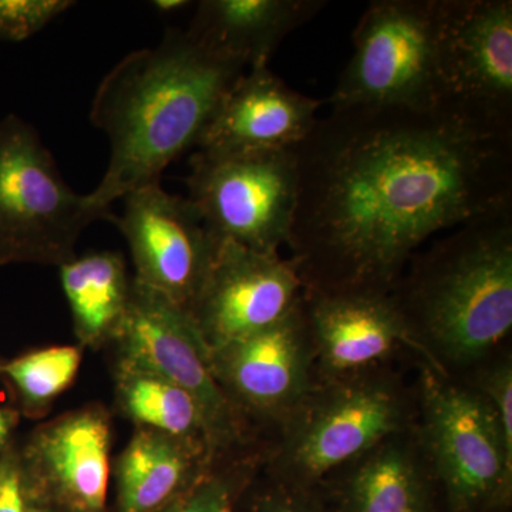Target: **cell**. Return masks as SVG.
<instances>
[{
    "label": "cell",
    "instance_id": "603a6c76",
    "mask_svg": "<svg viewBox=\"0 0 512 512\" xmlns=\"http://www.w3.org/2000/svg\"><path fill=\"white\" fill-rule=\"evenodd\" d=\"M43 485L13 441L0 451V512H55Z\"/></svg>",
    "mask_w": 512,
    "mask_h": 512
},
{
    "label": "cell",
    "instance_id": "9c48e42d",
    "mask_svg": "<svg viewBox=\"0 0 512 512\" xmlns=\"http://www.w3.org/2000/svg\"><path fill=\"white\" fill-rule=\"evenodd\" d=\"M113 224L126 238L140 284L190 312L221 241L188 198L170 194L161 181L128 192Z\"/></svg>",
    "mask_w": 512,
    "mask_h": 512
},
{
    "label": "cell",
    "instance_id": "7402d4cb",
    "mask_svg": "<svg viewBox=\"0 0 512 512\" xmlns=\"http://www.w3.org/2000/svg\"><path fill=\"white\" fill-rule=\"evenodd\" d=\"M82 360L80 346H47L2 362L0 376L12 387L20 412L28 419H40L72 386Z\"/></svg>",
    "mask_w": 512,
    "mask_h": 512
},
{
    "label": "cell",
    "instance_id": "f546056e",
    "mask_svg": "<svg viewBox=\"0 0 512 512\" xmlns=\"http://www.w3.org/2000/svg\"><path fill=\"white\" fill-rule=\"evenodd\" d=\"M0 370H2V360H0Z\"/></svg>",
    "mask_w": 512,
    "mask_h": 512
},
{
    "label": "cell",
    "instance_id": "5bb4252c",
    "mask_svg": "<svg viewBox=\"0 0 512 512\" xmlns=\"http://www.w3.org/2000/svg\"><path fill=\"white\" fill-rule=\"evenodd\" d=\"M20 450L56 508L104 512L111 476V421L103 407H82L47 421Z\"/></svg>",
    "mask_w": 512,
    "mask_h": 512
},
{
    "label": "cell",
    "instance_id": "484cf974",
    "mask_svg": "<svg viewBox=\"0 0 512 512\" xmlns=\"http://www.w3.org/2000/svg\"><path fill=\"white\" fill-rule=\"evenodd\" d=\"M251 512H336L322 487L303 488L276 481L256 495Z\"/></svg>",
    "mask_w": 512,
    "mask_h": 512
},
{
    "label": "cell",
    "instance_id": "d4e9b609",
    "mask_svg": "<svg viewBox=\"0 0 512 512\" xmlns=\"http://www.w3.org/2000/svg\"><path fill=\"white\" fill-rule=\"evenodd\" d=\"M73 5L70 0H0V40H28Z\"/></svg>",
    "mask_w": 512,
    "mask_h": 512
},
{
    "label": "cell",
    "instance_id": "3957f363",
    "mask_svg": "<svg viewBox=\"0 0 512 512\" xmlns=\"http://www.w3.org/2000/svg\"><path fill=\"white\" fill-rule=\"evenodd\" d=\"M390 298L423 348L456 365L487 355L512 329V207L454 228Z\"/></svg>",
    "mask_w": 512,
    "mask_h": 512
},
{
    "label": "cell",
    "instance_id": "7c38bea8",
    "mask_svg": "<svg viewBox=\"0 0 512 512\" xmlns=\"http://www.w3.org/2000/svg\"><path fill=\"white\" fill-rule=\"evenodd\" d=\"M444 66L450 101L512 128L511 0H447Z\"/></svg>",
    "mask_w": 512,
    "mask_h": 512
},
{
    "label": "cell",
    "instance_id": "cb8c5ba5",
    "mask_svg": "<svg viewBox=\"0 0 512 512\" xmlns=\"http://www.w3.org/2000/svg\"><path fill=\"white\" fill-rule=\"evenodd\" d=\"M244 487L242 473H210L160 512H235Z\"/></svg>",
    "mask_w": 512,
    "mask_h": 512
},
{
    "label": "cell",
    "instance_id": "277c9868",
    "mask_svg": "<svg viewBox=\"0 0 512 512\" xmlns=\"http://www.w3.org/2000/svg\"><path fill=\"white\" fill-rule=\"evenodd\" d=\"M446 16L447 0L370 3L353 33V55L330 94L332 110L433 111L448 103Z\"/></svg>",
    "mask_w": 512,
    "mask_h": 512
},
{
    "label": "cell",
    "instance_id": "30bf717a",
    "mask_svg": "<svg viewBox=\"0 0 512 512\" xmlns=\"http://www.w3.org/2000/svg\"><path fill=\"white\" fill-rule=\"evenodd\" d=\"M113 345L117 359L167 377L200 402L217 450L238 439V409L215 379L210 352L185 309L133 278L126 319Z\"/></svg>",
    "mask_w": 512,
    "mask_h": 512
},
{
    "label": "cell",
    "instance_id": "8fae6325",
    "mask_svg": "<svg viewBox=\"0 0 512 512\" xmlns=\"http://www.w3.org/2000/svg\"><path fill=\"white\" fill-rule=\"evenodd\" d=\"M303 289L293 259L221 241L188 313L211 352L289 318L299 308Z\"/></svg>",
    "mask_w": 512,
    "mask_h": 512
},
{
    "label": "cell",
    "instance_id": "ffe728a7",
    "mask_svg": "<svg viewBox=\"0 0 512 512\" xmlns=\"http://www.w3.org/2000/svg\"><path fill=\"white\" fill-rule=\"evenodd\" d=\"M80 348L101 349L119 336L130 305L133 278L120 252H89L59 266Z\"/></svg>",
    "mask_w": 512,
    "mask_h": 512
},
{
    "label": "cell",
    "instance_id": "83f0119b",
    "mask_svg": "<svg viewBox=\"0 0 512 512\" xmlns=\"http://www.w3.org/2000/svg\"><path fill=\"white\" fill-rule=\"evenodd\" d=\"M191 5L187 0H154L151 2V8L157 10L160 15H171V13L183 10Z\"/></svg>",
    "mask_w": 512,
    "mask_h": 512
},
{
    "label": "cell",
    "instance_id": "e0dca14e",
    "mask_svg": "<svg viewBox=\"0 0 512 512\" xmlns=\"http://www.w3.org/2000/svg\"><path fill=\"white\" fill-rule=\"evenodd\" d=\"M323 0H202L188 33L248 69L268 66L282 40L325 8Z\"/></svg>",
    "mask_w": 512,
    "mask_h": 512
},
{
    "label": "cell",
    "instance_id": "4316f807",
    "mask_svg": "<svg viewBox=\"0 0 512 512\" xmlns=\"http://www.w3.org/2000/svg\"><path fill=\"white\" fill-rule=\"evenodd\" d=\"M16 424H18V413L0 406V451L13 443Z\"/></svg>",
    "mask_w": 512,
    "mask_h": 512
},
{
    "label": "cell",
    "instance_id": "4fadbf2b",
    "mask_svg": "<svg viewBox=\"0 0 512 512\" xmlns=\"http://www.w3.org/2000/svg\"><path fill=\"white\" fill-rule=\"evenodd\" d=\"M309 348L311 336L298 308L271 328L211 350L210 365L235 407L291 417L312 392Z\"/></svg>",
    "mask_w": 512,
    "mask_h": 512
},
{
    "label": "cell",
    "instance_id": "2e32d148",
    "mask_svg": "<svg viewBox=\"0 0 512 512\" xmlns=\"http://www.w3.org/2000/svg\"><path fill=\"white\" fill-rule=\"evenodd\" d=\"M299 309L320 363L335 377L373 365L403 343L423 348L389 293L306 289Z\"/></svg>",
    "mask_w": 512,
    "mask_h": 512
},
{
    "label": "cell",
    "instance_id": "52a82bcc",
    "mask_svg": "<svg viewBox=\"0 0 512 512\" xmlns=\"http://www.w3.org/2000/svg\"><path fill=\"white\" fill-rule=\"evenodd\" d=\"M187 185L188 200L220 241L262 254L288 245L298 201L293 150H198Z\"/></svg>",
    "mask_w": 512,
    "mask_h": 512
},
{
    "label": "cell",
    "instance_id": "ba28073f",
    "mask_svg": "<svg viewBox=\"0 0 512 512\" xmlns=\"http://www.w3.org/2000/svg\"><path fill=\"white\" fill-rule=\"evenodd\" d=\"M406 420L393 384L355 379L311 392L291 416L282 451V483L316 488L333 471L399 436Z\"/></svg>",
    "mask_w": 512,
    "mask_h": 512
},
{
    "label": "cell",
    "instance_id": "7a4b0ae2",
    "mask_svg": "<svg viewBox=\"0 0 512 512\" xmlns=\"http://www.w3.org/2000/svg\"><path fill=\"white\" fill-rule=\"evenodd\" d=\"M247 67L188 33L168 29L157 46L123 57L101 80L90 121L110 141L109 167L89 200L99 210L161 174L197 147L218 104Z\"/></svg>",
    "mask_w": 512,
    "mask_h": 512
},
{
    "label": "cell",
    "instance_id": "9a60e30c",
    "mask_svg": "<svg viewBox=\"0 0 512 512\" xmlns=\"http://www.w3.org/2000/svg\"><path fill=\"white\" fill-rule=\"evenodd\" d=\"M322 101L291 89L269 67L241 74L214 111L198 150H292L312 133Z\"/></svg>",
    "mask_w": 512,
    "mask_h": 512
},
{
    "label": "cell",
    "instance_id": "f1b7e54d",
    "mask_svg": "<svg viewBox=\"0 0 512 512\" xmlns=\"http://www.w3.org/2000/svg\"><path fill=\"white\" fill-rule=\"evenodd\" d=\"M55 512H69V511L59 510V508H56Z\"/></svg>",
    "mask_w": 512,
    "mask_h": 512
},
{
    "label": "cell",
    "instance_id": "8992f818",
    "mask_svg": "<svg viewBox=\"0 0 512 512\" xmlns=\"http://www.w3.org/2000/svg\"><path fill=\"white\" fill-rule=\"evenodd\" d=\"M421 397L424 443L444 512L507 510L512 454L490 400L447 382L436 370L424 372Z\"/></svg>",
    "mask_w": 512,
    "mask_h": 512
},
{
    "label": "cell",
    "instance_id": "44dd1931",
    "mask_svg": "<svg viewBox=\"0 0 512 512\" xmlns=\"http://www.w3.org/2000/svg\"><path fill=\"white\" fill-rule=\"evenodd\" d=\"M116 404L136 427L217 451L200 402L183 387L147 367L117 359Z\"/></svg>",
    "mask_w": 512,
    "mask_h": 512
},
{
    "label": "cell",
    "instance_id": "5b68a950",
    "mask_svg": "<svg viewBox=\"0 0 512 512\" xmlns=\"http://www.w3.org/2000/svg\"><path fill=\"white\" fill-rule=\"evenodd\" d=\"M114 218L66 184L32 124L0 119V266L59 268L76 256L84 229Z\"/></svg>",
    "mask_w": 512,
    "mask_h": 512
},
{
    "label": "cell",
    "instance_id": "ac0fdd59",
    "mask_svg": "<svg viewBox=\"0 0 512 512\" xmlns=\"http://www.w3.org/2000/svg\"><path fill=\"white\" fill-rule=\"evenodd\" d=\"M208 448L136 427L116 463L117 510L160 512L208 473Z\"/></svg>",
    "mask_w": 512,
    "mask_h": 512
},
{
    "label": "cell",
    "instance_id": "6da1fadb",
    "mask_svg": "<svg viewBox=\"0 0 512 512\" xmlns=\"http://www.w3.org/2000/svg\"><path fill=\"white\" fill-rule=\"evenodd\" d=\"M288 245L306 289L392 291L434 234L512 207V130L454 101L332 110L292 148Z\"/></svg>",
    "mask_w": 512,
    "mask_h": 512
},
{
    "label": "cell",
    "instance_id": "d6986e66",
    "mask_svg": "<svg viewBox=\"0 0 512 512\" xmlns=\"http://www.w3.org/2000/svg\"><path fill=\"white\" fill-rule=\"evenodd\" d=\"M357 461L339 487H322L336 512H439L430 474L397 436Z\"/></svg>",
    "mask_w": 512,
    "mask_h": 512
}]
</instances>
